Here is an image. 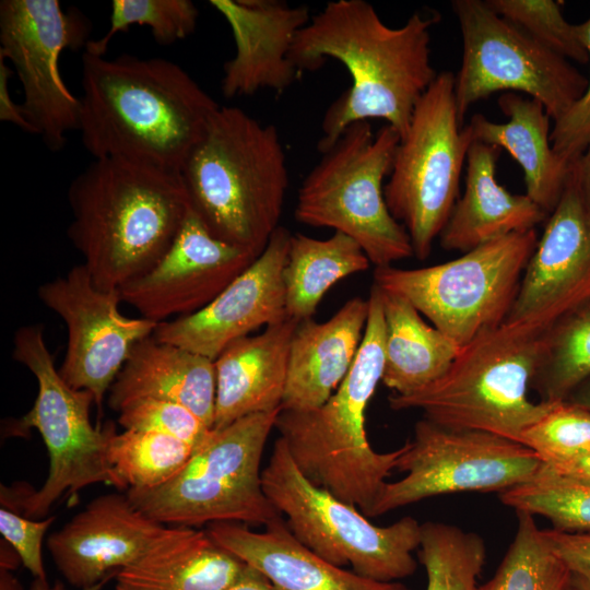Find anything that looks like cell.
<instances>
[{
	"label": "cell",
	"instance_id": "cell-1",
	"mask_svg": "<svg viewBox=\"0 0 590 590\" xmlns=\"http://www.w3.org/2000/svg\"><path fill=\"white\" fill-rule=\"evenodd\" d=\"M437 22V14L414 12L402 26L390 27L365 0L329 1L311 15L292 46L293 63L303 73L334 59L352 79L323 115L320 153L357 121L382 119L400 138L405 134L417 102L438 74L430 61V30Z\"/></svg>",
	"mask_w": 590,
	"mask_h": 590
},
{
	"label": "cell",
	"instance_id": "cell-2",
	"mask_svg": "<svg viewBox=\"0 0 590 590\" xmlns=\"http://www.w3.org/2000/svg\"><path fill=\"white\" fill-rule=\"evenodd\" d=\"M79 129L93 158H122L179 174L220 105L177 63L86 51Z\"/></svg>",
	"mask_w": 590,
	"mask_h": 590
},
{
	"label": "cell",
	"instance_id": "cell-3",
	"mask_svg": "<svg viewBox=\"0 0 590 590\" xmlns=\"http://www.w3.org/2000/svg\"><path fill=\"white\" fill-rule=\"evenodd\" d=\"M67 198V236L106 291L152 269L190 210L179 174L122 158H93L72 179Z\"/></svg>",
	"mask_w": 590,
	"mask_h": 590
},
{
	"label": "cell",
	"instance_id": "cell-4",
	"mask_svg": "<svg viewBox=\"0 0 590 590\" xmlns=\"http://www.w3.org/2000/svg\"><path fill=\"white\" fill-rule=\"evenodd\" d=\"M179 176L190 209L217 239L259 256L278 229L288 188L278 128L220 106Z\"/></svg>",
	"mask_w": 590,
	"mask_h": 590
},
{
	"label": "cell",
	"instance_id": "cell-5",
	"mask_svg": "<svg viewBox=\"0 0 590 590\" xmlns=\"http://www.w3.org/2000/svg\"><path fill=\"white\" fill-rule=\"evenodd\" d=\"M385 342L380 290L373 283L363 339L338 389L322 405L307 411L281 410L275 421L280 438L300 472L366 517L404 450L401 446L376 451L366 432L367 405L382 379Z\"/></svg>",
	"mask_w": 590,
	"mask_h": 590
},
{
	"label": "cell",
	"instance_id": "cell-6",
	"mask_svg": "<svg viewBox=\"0 0 590 590\" xmlns=\"http://www.w3.org/2000/svg\"><path fill=\"white\" fill-rule=\"evenodd\" d=\"M547 329L505 321L479 334L437 380L409 394L392 393V410H420L441 426L492 433L519 441L553 402L528 397Z\"/></svg>",
	"mask_w": 590,
	"mask_h": 590
},
{
	"label": "cell",
	"instance_id": "cell-7",
	"mask_svg": "<svg viewBox=\"0 0 590 590\" xmlns=\"http://www.w3.org/2000/svg\"><path fill=\"white\" fill-rule=\"evenodd\" d=\"M400 139L389 125L376 133L369 121L346 127L303 180L295 219L349 236L376 268L414 256L406 229L388 209L382 185Z\"/></svg>",
	"mask_w": 590,
	"mask_h": 590
},
{
	"label": "cell",
	"instance_id": "cell-8",
	"mask_svg": "<svg viewBox=\"0 0 590 590\" xmlns=\"http://www.w3.org/2000/svg\"><path fill=\"white\" fill-rule=\"evenodd\" d=\"M280 410L212 428L166 483L126 495L149 518L172 527L237 522L267 526L281 517L262 486L261 459Z\"/></svg>",
	"mask_w": 590,
	"mask_h": 590
},
{
	"label": "cell",
	"instance_id": "cell-9",
	"mask_svg": "<svg viewBox=\"0 0 590 590\" xmlns=\"http://www.w3.org/2000/svg\"><path fill=\"white\" fill-rule=\"evenodd\" d=\"M262 486L275 509L286 517L293 535L326 560L378 581L412 576L417 563L413 552L421 544L422 524L405 516L378 527L355 506L312 484L297 468L279 437Z\"/></svg>",
	"mask_w": 590,
	"mask_h": 590
},
{
	"label": "cell",
	"instance_id": "cell-10",
	"mask_svg": "<svg viewBox=\"0 0 590 590\" xmlns=\"http://www.w3.org/2000/svg\"><path fill=\"white\" fill-rule=\"evenodd\" d=\"M12 358L35 376L38 390L32 409L8 428L16 436L37 429L49 456L45 483L38 491L20 493L17 509L35 519L48 514L64 493L76 495L95 483L117 487L108 461V442L116 426L111 421L104 426L92 424L93 394L72 388L61 377L46 345L43 324L14 331Z\"/></svg>",
	"mask_w": 590,
	"mask_h": 590
},
{
	"label": "cell",
	"instance_id": "cell-11",
	"mask_svg": "<svg viewBox=\"0 0 590 590\" xmlns=\"http://www.w3.org/2000/svg\"><path fill=\"white\" fill-rule=\"evenodd\" d=\"M536 244L535 229L514 233L440 264L375 268L374 283L408 299L462 347L506 321Z\"/></svg>",
	"mask_w": 590,
	"mask_h": 590
},
{
	"label": "cell",
	"instance_id": "cell-12",
	"mask_svg": "<svg viewBox=\"0 0 590 590\" xmlns=\"http://www.w3.org/2000/svg\"><path fill=\"white\" fill-rule=\"evenodd\" d=\"M455 79L450 71L438 73L417 102L384 188L388 209L406 229L418 260L429 256L459 198L473 142L458 117Z\"/></svg>",
	"mask_w": 590,
	"mask_h": 590
},
{
	"label": "cell",
	"instance_id": "cell-13",
	"mask_svg": "<svg viewBox=\"0 0 590 590\" xmlns=\"http://www.w3.org/2000/svg\"><path fill=\"white\" fill-rule=\"evenodd\" d=\"M462 36L455 75L460 122L469 108L496 92H522L556 121L583 95L588 79L567 59L544 47L483 0L451 3Z\"/></svg>",
	"mask_w": 590,
	"mask_h": 590
},
{
	"label": "cell",
	"instance_id": "cell-14",
	"mask_svg": "<svg viewBox=\"0 0 590 590\" xmlns=\"http://www.w3.org/2000/svg\"><path fill=\"white\" fill-rule=\"evenodd\" d=\"M396 470L369 517L434 496L461 492H504L531 481L543 462L519 441L492 433L449 428L424 417L403 445Z\"/></svg>",
	"mask_w": 590,
	"mask_h": 590
},
{
	"label": "cell",
	"instance_id": "cell-15",
	"mask_svg": "<svg viewBox=\"0 0 590 590\" xmlns=\"http://www.w3.org/2000/svg\"><path fill=\"white\" fill-rule=\"evenodd\" d=\"M90 30L81 12H66L58 0L0 2V55L17 74L26 119L52 152L80 120V98L62 80L59 58L66 49H85Z\"/></svg>",
	"mask_w": 590,
	"mask_h": 590
},
{
	"label": "cell",
	"instance_id": "cell-16",
	"mask_svg": "<svg viewBox=\"0 0 590 590\" xmlns=\"http://www.w3.org/2000/svg\"><path fill=\"white\" fill-rule=\"evenodd\" d=\"M37 296L67 327L61 377L72 388L90 391L102 411L105 394L132 347L152 335L157 323L122 315L119 292L96 286L83 263L39 285Z\"/></svg>",
	"mask_w": 590,
	"mask_h": 590
},
{
	"label": "cell",
	"instance_id": "cell-17",
	"mask_svg": "<svg viewBox=\"0 0 590 590\" xmlns=\"http://www.w3.org/2000/svg\"><path fill=\"white\" fill-rule=\"evenodd\" d=\"M258 257L215 238L190 209L162 259L118 292L142 318L169 321L208 306Z\"/></svg>",
	"mask_w": 590,
	"mask_h": 590
},
{
	"label": "cell",
	"instance_id": "cell-18",
	"mask_svg": "<svg viewBox=\"0 0 590 590\" xmlns=\"http://www.w3.org/2000/svg\"><path fill=\"white\" fill-rule=\"evenodd\" d=\"M291 237L279 226L259 257L213 302L157 323L152 335L214 361L234 341L287 319L283 269Z\"/></svg>",
	"mask_w": 590,
	"mask_h": 590
},
{
	"label": "cell",
	"instance_id": "cell-19",
	"mask_svg": "<svg viewBox=\"0 0 590 590\" xmlns=\"http://www.w3.org/2000/svg\"><path fill=\"white\" fill-rule=\"evenodd\" d=\"M590 300V210L571 176L548 214L507 321L548 329Z\"/></svg>",
	"mask_w": 590,
	"mask_h": 590
},
{
	"label": "cell",
	"instance_id": "cell-20",
	"mask_svg": "<svg viewBox=\"0 0 590 590\" xmlns=\"http://www.w3.org/2000/svg\"><path fill=\"white\" fill-rule=\"evenodd\" d=\"M175 530L142 514L127 495L110 493L50 534L47 547L66 580L85 589L138 563Z\"/></svg>",
	"mask_w": 590,
	"mask_h": 590
},
{
	"label": "cell",
	"instance_id": "cell-21",
	"mask_svg": "<svg viewBox=\"0 0 590 590\" xmlns=\"http://www.w3.org/2000/svg\"><path fill=\"white\" fill-rule=\"evenodd\" d=\"M225 19L235 55L223 67L222 94L249 96L260 90L284 92L300 76L291 59L298 32L311 19L307 5L282 0H210Z\"/></svg>",
	"mask_w": 590,
	"mask_h": 590
},
{
	"label": "cell",
	"instance_id": "cell-22",
	"mask_svg": "<svg viewBox=\"0 0 590 590\" xmlns=\"http://www.w3.org/2000/svg\"><path fill=\"white\" fill-rule=\"evenodd\" d=\"M206 532L263 575L274 590H411L399 581L374 580L326 560L302 544L282 517L261 532L237 522L210 523Z\"/></svg>",
	"mask_w": 590,
	"mask_h": 590
},
{
	"label": "cell",
	"instance_id": "cell-23",
	"mask_svg": "<svg viewBox=\"0 0 590 590\" xmlns=\"http://www.w3.org/2000/svg\"><path fill=\"white\" fill-rule=\"evenodd\" d=\"M297 324L287 318L266 327L259 334L234 341L214 359V429L247 415L281 409Z\"/></svg>",
	"mask_w": 590,
	"mask_h": 590
},
{
	"label": "cell",
	"instance_id": "cell-24",
	"mask_svg": "<svg viewBox=\"0 0 590 590\" xmlns=\"http://www.w3.org/2000/svg\"><path fill=\"white\" fill-rule=\"evenodd\" d=\"M367 317L368 299L353 297L327 321L298 322L281 410H312L331 397L353 364Z\"/></svg>",
	"mask_w": 590,
	"mask_h": 590
},
{
	"label": "cell",
	"instance_id": "cell-25",
	"mask_svg": "<svg viewBox=\"0 0 590 590\" xmlns=\"http://www.w3.org/2000/svg\"><path fill=\"white\" fill-rule=\"evenodd\" d=\"M215 393L213 359L150 335L132 347L108 390V406L119 413L141 399L172 401L213 428Z\"/></svg>",
	"mask_w": 590,
	"mask_h": 590
},
{
	"label": "cell",
	"instance_id": "cell-26",
	"mask_svg": "<svg viewBox=\"0 0 590 590\" xmlns=\"http://www.w3.org/2000/svg\"><path fill=\"white\" fill-rule=\"evenodd\" d=\"M500 149L473 141L467 154L464 191L440 235L447 251L467 252L491 240L534 229L547 213L527 194H514L496 180Z\"/></svg>",
	"mask_w": 590,
	"mask_h": 590
},
{
	"label": "cell",
	"instance_id": "cell-27",
	"mask_svg": "<svg viewBox=\"0 0 590 590\" xmlns=\"http://www.w3.org/2000/svg\"><path fill=\"white\" fill-rule=\"evenodd\" d=\"M497 103L508 121L473 115L467 125L472 140L506 150L523 172L526 194L550 214L571 172V164L553 150L551 118L541 103L518 93H503Z\"/></svg>",
	"mask_w": 590,
	"mask_h": 590
},
{
	"label": "cell",
	"instance_id": "cell-28",
	"mask_svg": "<svg viewBox=\"0 0 590 590\" xmlns=\"http://www.w3.org/2000/svg\"><path fill=\"white\" fill-rule=\"evenodd\" d=\"M248 565L193 528L176 527L165 542L116 574V590H227Z\"/></svg>",
	"mask_w": 590,
	"mask_h": 590
},
{
	"label": "cell",
	"instance_id": "cell-29",
	"mask_svg": "<svg viewBox=\"0 0 590 590\" xmlns=\"http://www.w3.org/2000/svg\"><path fill=\"white\" fill-rule=\"evenodd\" d=\"M379 290L386 324L381 381L393 393L409 394L441 377L461 346L428 324L408 299Z\"/></svg>",
	"mask_w": 590,
	"mask_h": 590
},
{
	"label": "cell",
	"instance_id": "cell-30",
	"mask_svg": "<svg viewBox=\"0 0 590 590\" xmlns=\"http://www.w3.org/2000/svg\"><path fill=\"white\" fill-rule=\"evenodd\" d=\"M369 264L361 246L342 233L327 239L292 234L283 269L287 317L297 322L312 318L335 283L366 271Z\"/></svg>",
	"mask_w": 590,
	"mask_h": 590
},
{
	"label": "cell",
	"instance_id": "cell-31",
	"mask_svg": "<svg viewBox=\"0 0 590 590\" xmlns=\"http://www.w3.org/2000/svg\"><path fill=\"white\" fill-rule=\"evenodd\" d=\"M589 378L590 300L545 331L530 388L540 396V401L557 402L567 400Z\"/></svg>",
	"mask_w": 590,
	"mask_h": 590
},
{
	"label": "cell",
	"instance_id": "cell-32",
	"mask_svg": "<svg viewBox=\"0 0 590 590\" xmlns=\"http://www.w3.org/2000/svg\"><path fill=\"white\" fill-rule=\"evenodd\" d=\"M194 447L175 437L149 430L115 432L108 442V461L119 489H150L175 476Z\"/></svg>",
	"mask_w": 590,
	"mask_h": 590
},
{
	"label": "cell",
	"instance_id": "cell-33",
	"mask_svg": "<svg viewBox=\"0 0 590 590\" xmlns=\"http://www.w3.org/2000/svg\"><path fill=\"white\" fill-rule=\"evenodd\" d=\"M517 512V530L493 577L479 590H567L573 573L554 552L534 516Z\"/></svg>",
	"mask_w": 590,
	"mask_h": 590
},
{
	"label": "cell",
	"instance_id": "cell-34",
	"mask_svg": "<svg viewBox=\"0 0 590 590\" xmlns=\"http://www.w3.org/2000/svg\"><path fill=\"white\" fill-rule=\"evenodd\" d=\"M418 550L427 577L425 590H479L477 578L486 556L481 535L427 521L422 523Z\"/></svg>",
	"mask_w": 590,
	"mask_h": 590
},
{
	"label": "cell",
	"instance_id": "cell-35",
	"mask_svg": "<svg viewBox=\"0 0 590 590\" xmlns=\"http://www.w3.org/2000/svg\"><path fill=\"white\" fill-rule=\"evenodd\" d=\"M499 499L516 511L546 518L554 530L590 533V485L543 465L531 481L499 493Z\"/></svg>",
	"mask_w": 590,
	"mask_h": 590
},
{
	"label": "cell",
	"instance_id": "cell-36",
	"mask_svg": "<svg viewBox=\"0 0 590 590\" xmlns=\"http://www.w3.org/2000/svg\"><path fill=\"white\" fill-rule=\"evenodd\" d=\"M110 26L98 39H90L84 51L105 56L113 37L133 25L148 26L161 45H170L191 35L199 11L190 0H114Z\"/></svg>",
	"mask_w": 590,
	"mask_h": 590
},
{
	"label": "cell",
	"instance_id": "cell-37",
	"mask_svg": "<svg viewBox=\"0 0 590 590\" xmlns=\"http://www.w3.org/2000/svg\"><path fill=\"white\" fill-rule=\"evenodd\" d=\"M519 442L543 464H559L590 452V410L568 400L553 402L547 412L529 425Z\"/></svg>",
	"mask_w": 590,
	"mask_h": 590
},
{
	"label": "cell",
	"instance_id": "cell-38",
	"mask_svg": "<svg viewBox=\"0 0 590 590\" xmlns=\"http://www.w3.org/2000/svg\"><path fill=\"white\" fill-rule=\"evenodd\" d=\"M498 15L565 59L589 61L577 24L567 22L553 0H485Z\"/></svg>",
	"mask_w": 590,
	"mask_h": 590
},
{
	"label": "cell",
	"instance_id": "cell-39",
	"mask_svg": "<svg viewBox=\"0 0 590 590\" xmlns=\"http://www.w3.org/2000/svg\"><path fill=\"white\" fill-rule=\"evenodd\" d=\"M125 429L162 433L197 448L209 435V427L188 408L172 401L141 399L119 412Z\"/></svg>",
	"mask_w": 590,
	"mask_h": 590
},
{
	"label": "cell",
	"instance_id": "cell-40",
	"mask_svg": "<svg viewBox=\"0 0 590 590\" xmlns=\"http://www.w3.org/2000/svg\"><path fill=\"white\" fill-rule=\"evenodd\" d=\"M577 28L590 61V17ZM550 138L554 152L569 164L590 152V78L583 95L554 121Z\"/></svg>",
	"mask_w": 590,
	"mask_h": 590
},
{
	"label": "cell",
	"instance_id": "cell-41",
	"mask_svg": "<svg viewBox=\"0 0 590 590\" xmlns=\"http://www.w3.org/2000/svg\"><path fill=\"white\" fill-rule=\"evenodd\" d=\"M55 516L44 520H34L20 516L15 510L1 507L0 532L20 555L23 566L34 578L46 580L43 563L42 544L47 529Z\"/></svg>",
	"mask_w": 590,
	"mask_h": 590
},
{
	"label": "cell",
	"instance_id": "cell-42",
	"mask_svg": "<svg viewBox=\"0 0 590 590\" xmlns=\"http://www.w3.org/2000/svg\"><path fill=\"white\" fill-rule=\"evenodd\" d=\"M554 552L573 574H590V533L543 530Z\"/></svg>",
	"mask_w": 590,
	"mask_h": 590
},
{
	"label": "cell",
	"instance_id": "cell-43",
	"mask_svg": "<svg viewBox=\"0 0 590 590\" xmlns=\"http://www.w3.org/2000/svg\"><path fill=\"white\" fill-rule=\"evenodd\" d=\"M12 76V68L0 55V120L11 122L22 130L36 134L34 127L26 119L21 105L15 104L10 95L9 79Z\"/></svg>",
	"mask_w": 590,
	"mask_h": 590
},
{
	"label": "cell",
	"instance_id": "cell-44",
	"mask_svg": "<svg viewBox=\"0 0 590 590\" xmlns=\"http://www.w3.org/2000/svg\"><path fill=\"white\" fill-rule=\"evenodd\" d=\"M543 467L560 476L590 485V452L564 463Z\"/></svg>",
	"mask_w": 590,
	"mask_h": 590
},
{
	"label": "cell",
	"instance_id": "cell-45",
	"mask_svg": "<svg viewBox=\"0 0 590 590\" xmlns=\"http://www.w3.org/2000/svg\"><path fill=\"white\" fill-rule=\"evenodd\" d=\"M571 176L590 210V152H587L571 164Z\"/></svg>",
	"mask_w": 590,
	"mask_h": 590
},
{
	"label": "cell",
	"instance_id": "cell-46",
	"mask_svg": "<svg viewBox=\"0 0 590 590\" xmlns=\"http://www.w3.org/2000/svg\"><path fill=\"white\" fill-rule=\"evenodd\" d=\"M227 590H274L268 579L248 566L243 577Z\"/></svg>",
	"mask_w": 590,
	"mask_h": 590
},
{
	"label": "cell",
	"instance_id": "cell-47",
	"mask_svg": "<svg viewBox=\"0 0 590 590\" xmlns=\"http://www.w3.org/2000/svg\"><path fill=\"white\" fill-rule=\"evenodd\" d=\"M22 560L13 546L8 541L1 540L0 569L11 571L16 569Z\"/></svg>",
	"mask_w": 590,
	"mask_h": 590
},
{
	"label": "cell",
	"instance_id": "cell-48",
	"mask_svg": "<svg viewBox=\"0 0 590 590\" xmlns=\"http://www.w3.org/2000/svg\"><path fill=\"white\" fill-rule=\"evenodd\" d=\"M108 579V578H107ZM107 579L92 586L85 589L80 590H101L104 586V583L107 581ZM30 590H67L64 586L60 581H55L52 585H50L47 579H38L34 578V580L31 583Z\"/></svg>",
	"mask_w": 590,
	"mask_h": 590
},
{
	"label": "cell",
	"instance_id": "cell-49",
	"mask_svg": "<svg viewBox=\"0 0 590 590\" xmlns=\"http://www.w3.org/2000/svg\"><path fill=\"white\" fill-rule=\"evenodd\" d=\"M567 400L590 410V378L576 388Z\"/></svg>",
	"mask_w": 590,
	"mask_h": 590
},
{
	"label": "cell",
	"instance_id": "cell-50",
	"mask_svg": "<svg viewBox=\"0 0 590 590\" xmlns=\"http://www.w3.org/2000/svg\"><path fill=\"white\" fill-rule=\"evenodd\" d=\"M0 590H23V587L11 571L0 569Z\"/></svg>",
	"mask_w": 590,
	"mask_h": 590
},
{
	"label": "cell",
	"instance_id": "cell-51",
	"mask_svg": "<svg viewBox=\"0 0 590 590\" xmlns=\"http://www.w3.org/2000/svg\"><path fill=\"white\" fill-rule=\"evenodd\" d=\"M573 583L578 590H590V574H573Z\"/></svg>",
	"mask_w": 590,
	"mask_h": 590
},
{
	"label": "cell",
	"instance_id": "cell-52",
	"mask_svg": "<svg viewBox=\"0 0 590 590\" xmlns=\"http://www.w3.org/2000/svg\"><path fill=\"white\" fill-rule=\"evenodd\" d=\"M567 590H578V589L574 586V583H573V581H571V585H570V587H569Z\"/></svg>",
	"mask_w": 590,
	"mask_h": 590
}]
</instances>
